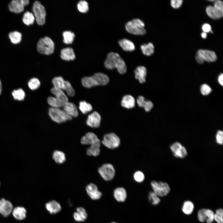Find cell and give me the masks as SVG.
Instances as JSON below:
<instances>
[{
    "label": "cell",
    "mask_w": 223,
    "mask_h": 223,
    "mask_svg": "<svg viewBox=\"0 0 223 223\" xmlns=\"http://www.w3.org/2000/svg\"><path fill=\"white\" fill-rule=\"evenodd\" d=\"M105 68L112 70L116 68L120 74L126 72L127 67L125 62L117 53L111 52L109 53L104 62Z\"/></svg>",
    "instance_id": "cell-1"
},
{
    "label": "cell",
    "mask_w": 223,
    "mask_h": 223,
    "mask_svg": "<svg viewBox=\"0 0 223 223\" xmlns=\"http://www.w3.org/2000/svg\"><path fill=\"white\" fill-rule=\"evenodd\" d=\"M145 24L141 20L134 19L127 22L125 28L128 32L135 35H142L146 34Z\"/></svg>",
    "instance_id": "cell-2"
},
{
    "label": "cell",
    "mask_w": 223,
    "mask_h": 223,
    "mask_svg": "<svg viewBox=\"0 0 223 223\" xmlns=\"http://www.w3.org/2000/svg\"><path fill=\"white\" fill-rule=\"evenodd\" d=\"M49 115L54 121L61 123L71 120L72 117L63 110L59 108L50 107L49 109Z\"/></svg>",
    "instance_id": "cell-3"
},
{
    "label": "cell",
    "mask_w": 223,
    "mask_h": 223,
    "mask_svg": "<svg viewBox=\"0 0 223 223\" xmlns=\"http://www.w3.org/2000/svg\"><path fill=\"white\" fill-rule=\"evenodd\" d=\"M55 44L50 38L46 37L39 40L37 44V49L40 53L50 55L54 51Z\"/></svg>",
    "instance_id": "cell-4"
},
{
    "label": "cell",
    "mask_w": 223,
    "mask_h": 223,
    "mask_svg": "<svg viewBox=\"0 0 223 223\" xmlns=\"http://www.w3.org/2000/svg\"><path fill=\"white\" fill-rule=\"evenodd\" d=\"M208 15L213 19L221 18L223 15V2L220 0H216L213 6H207L206 9Z\"/></svg>",
    "instance_id": "cell-5"
},
{
    "label": "cell",
    "mask_w": 223,
    "mask_h": 223,
    "mask_svg": "<svg viewBox=\"0 0 223 223\" xmlns=\"http://www.w3.org/2000/svg\"><path fill=\"white\" fill-rule=\"evenodd\" d=\"M101 143L107 148L114 149L119 146L121 141L116 134L111 132L106 133L103 136Z\"/></svg>",
    "instance_id": "cell-6"
},
{
    "label": "cell",
    "mask_w": 223,
    "mask_h": 223,
    "mask_svg": "<svg viewBox=\"0 0 223 223\" xmlns=\"http://www.w3.org/2000/svg\"><path fill=\"white\" fill-rule=\"evenodd\" d=\"M151 185L152 191L160 197L166 196L171 191L169 186L166 182L152 181Z\"/></svg>",
    "instance_id": "cell-7"
},
{
    "label": "cell",
    "mask_w": 223,
    "mask_h": 223,
    "mask_svg": "<svg viewBox=\"0 0 223 223\" xmlns=\"http://www.w3.org/2000/svg\"><path fill=\"white\" fill-rule=\"evenodd\" d=\"M33 14L39 25H43L45 22L46 12L44 7L38 1H35L32 8Z\"/></svg>",
    "instance_id": "cell-8"
},
{
    "label": "cell",
    "mask_w": 223,
    "mask_h": 223,
    "mask_svg": "<svg viewBox=\"0 0 223 223\" xmlns=\"http://www.w3.org/2000/svg\"><path fill=\"white\" fill-rule=\"evenodd\" d=\"M98 172L102 178L106 181L112 180L114 177L116 171L113 166L110 163L102 164L98 169Z\"/></svg>",
    "instance_id": "cell-9"
},
{
    "label": "cell",
    "mask_w": 223,
    "mask_h": 223,
    "mask_svg": "<svg viewBox=\"0 0 223 223\" xmlns=\"http://www.w3.org/2000/svg\"><path fill=\"white\" fill-rule=\"evenodd\" d=\"M28 0H14L11 1L9 5L10 11L16 13L23 11L24 7L29 3Z\"/></svg>",
    "instance_id": "cell-10"
},
{
    "label": "cell",
    "mask_w": 223,
    "mask_h": 223,
    "mask_svg": "<svg viewBox=\"0 0 223 223\" xmlns=\"http://www.w3.org/2000/svg\"><path fill=\"white\" fill-rule=\"evenodd\" d=\"M170 149L176 157L184 158L187 155L185 147L178 142H176L171 145Z\"/></svg>",
    "instance_id": "cell-11"
},
{
    "label": "cell",
    "mask_w": 223,
    "mask_h": 223,
    "mask_svg": "<svg viewBox=\"0 0 223 223\" xmlns=\"http://www.w3.org/2000/svg\"><path fill=\"white\" fill-rule=\"evenodd\" d=\"M86 190L88 195L93 200L99 199L102 196V193L99 190L97 186L94 183H91L87 185Z\"/></svg>",
    "instance_id": "cell-12"
},
{
    "label": "cell",
    "mask_w": 223,
    "mask_h": 223,
    "mask_svg": "<svg viewBox=\"0 0 223 223\" xmlns=\"http://www.w3.org/2000/svg\"><path fill=\"white\" fill-rule=\"evenodd\" d=\"M101 117L97 112H94L88 116L86 120L87 125L93 128H97L100 125Z\"/></svg>",
    "instance_id": "cell-13"
},
{
    "label": "cell",
    "mask_w": 223,
    "mask_h": 223,
    "mask_svg": "<svg viewBox=\"0 0 223 223\" xmlns=\"http://www.w3.org/2000/svg\"><path fill=\"white\" fill-rule=\"evenodd\" d=\"M197 54L202 57L204 61L209 62H215L217 59V56L215 53L209 50H199Z\"/></svg>",
    "instance_id": "cell-14"
},
{
    "label": "cell",
    "mask_w": 223,
    "mask_h": 223,
    "mask_svg": "<svg viewBox=\"0 0 223 223\" xmlns=\"http://www.w3.org/2000/svg\"><path fill=\"white\" fill-rule=\"evenodd\" d=\"M13 207L9 201L2 198L0 199V213L4 217L9 216L12 212Z\"/></svg>",
    "instance_id": "cell-15"
},
{
    "label": "cell",
    "mask_w": 223,
    "mask_h": 223,
    "mask_svg": "<svg viewBox=\"0 0 223 223\" xmlns=\"http://www.w3.org/2000/svg\"><path fill=\"white\" fill-rule=\"evenodd\" d=\"M100 142L97 135L91 132L87 133L81 140V142L82 144L90 146Z\"/></svg>",
    "instance_id": "cell-16"
},
{
    "label": "cell",
    "mask_w": 223,
    "mask_h": 223,
    "mask_svg": "<svg viewBox=\"0 0 223 223\" xmlns=\"http://www.w3.org/2000/svg\"><path fill=\"white\" fill-rule=\"evenodd\" d=\"M113 196L119 202H125L127 197V193L125 189L122 187L116 188L113 192Z\"/></svg>",
    "instance_id": "cell-17"
},
{
    "label": "cell",
    "mask_w": 223,
    "mask_h": 223,
    "mask_svg": "<svg viewBox=\"0 0 223 223\" xmlns=\"http://www.w3.org/2000/svg\"><path fill=\"white\" fill-rule=\"evenodd\" d=\"M92 77L96 86L106 85L109 81L108 76L102 73H96Z\"/></svg>",
    "instance_id": "cell-18"
},
{
    "label": "cell",
    "mask_w": 223,
    "mask_h": 223,
    "mask_svg": "<svg viewBox=\"0 0 223 223\" xmlns=\"http://www.w3.org/2000/svg\"><path fill=\"white\" fill-rule=\"evenodd\" d=\"M63 110L71 117H77L78 114L76 105L72 103L68 102L63 107Z\"/></svg>",
    "instance_id": "cell-19"
},
{
    "label": "cell",
    "mask_w": 223,
    "mask_h": 223,
    "mask_svg": "<svg viewBox=\"0 0 223 223\" xmlns=\"http://www.w3.org/2000/svg\"><path fill=\"white\" fill-rule=\"evenodd\" d=\"M136 79L138 80L139 82L142 83L146 81L145 77L146 75V69L144 66L138 67L134 71Z\"/></svg>",
    "instance_id": "cell-20"
},
{
    "label": "cell",
    "mask_w": 223,
    "mask_h": 223,
    "mask_svg": "<svg viewBox=\"0 0 223 223\" xmlns=\"http://www.w3.org/2000/svg\"><path fill=\"white\" fill-rule=\"evenodd\" d=\"M45 207L47 210L51 214L56 213L61 209L60 204L55 200H51L47 202Z\"/></svg>",
    "instance_id": "cell-21"
},
{
    "label": "cell",
    "mask_w": 223,
    "mask_h": 223,
    "mask_svg": "<svg viewBox=\"0 0 223 223\" xmlns=\"http://www.w3.org/2000/svg\"><path fill=\"white\" fill-rule=\"evenodd\" d=\"M195 209L194 203L191 200H186L182 203L181 210L182 213L185 215H191Z\"/></svg>",
    "instance_id": "cell-22"
},
{
    "label": "cell",
    "mask_w": 223,
    "mask_h": 223,
    "mask_svg": "<svg viewBox=\"0 0 223 223\" xmlns=\"http://www.w3.org/2000/svg\"><path fill=\"white\" fill-rule=\"evenodd\" d=\"M74 220L77 222L84 221L87 218V214L84 208L79 207L76 209L73 215Z\"/></svg>",
    "instance_id": "cell-23"
},
{
    "label": "cell",
    "mask_w": 223,
    "mask_h": 223,
    "mask_svg": "<svg viewBox=\"0 0 223 223\" xmlns=\"http://www.w3.org/2000/svg\"><path fill=\"white\" fill-rule=\"evenodd\" d=\"M61 57L63 59L67 61L75 59V56L73 49L68 47L62 49L61 52Z\"/></svg>",
    "instance_id": "cell-24"
},
{
    "label": "cell",
    "mask_w": 223,
    "mask_h": 223,
    "mask_svg": "<svg viewBox=\"0 0 223 223\" xmlns=\"http://www.w3.org/2000/svg\"><path fill=\"white\" fill-rule=\"evenodd\" d=\"M119 44L122 49L126 51H131L135 49L134 43L130 40L124 38L120 40Z\"/></svg>",
    "instance_id": "cell-25"
},
{
    "label": "cell",
    "mask_w": 223,
    "mask_h": 223,
    "mask_svg": "<svg viewBox=\"0 0 223 223\" xmlns=\"http://www.w3.org/2000/svg\"><path fill=\"white\" fill-rule=\"evenodd\" d=\"M12 214L16 219L22 220L24 219L26 217V210L24 207H17L13 209Z\"/></svg>",
    "instance_id": "cell-26"
},
{
    "label": "cell",
    "mask_w": 223,
    "mask_h": 223,
    "mask_svg": "<svg viewBox=\"0 0 223 223\" xmlns=\"http://www.w3.org/2000/svg\"><path fill=\"white\" fill-rule=\"evenodd\" d=\"M122 107L127 109H131L134 107L135 101L134 98L129 95L124 96L121 102Z\"/></svg>",
    "instance_id": "cell-27"
},
{
    "label": "cell",
    "mask_w": 223,
    "mask_h": 223,
    "mask_svg": "<svg viewBox=\"0 0 223 223\" xmlns=\"http://www.w3.org/2000/svg\"><path fill=\"white\" fill-rule=\"evenodd\" d=\"M101 141L90 146L86 150V154L89 156H97L100 152Z\"/></svg>",
    "instance_id": "cell-28"
},
{
    "label": "cell",
    "mask_w": 223,
    "mask_h": 223,
    "mask_svg": "<svg viewBox=\"0 0 223 223\" xmlns=\"http://www.w3.org/2000/svg\"><path fill=\"white\" fill-rule=\"evenodd\" d=\"M137 103L139 106L144 107L145 110L147 112H149L153 106L151 102L145 101L144 98L141 96H139L138 98Z\"/></svg>",
    "instance_id": "cell-29"
},
{
    "label": "cell",
    "mask_w": 223,
    "mask_h": 223,
    "mask_svg": "<svg viewBox=\"0 0 223 223\" xmlns=\"http://www.w3.org/2000/svg\"><path fill=\"white\" fill-rule=\"evenodd\" d=\"M51 92L55 97L64 103L68 102V98L63 90L53 87L51 89Z\"/></svg>",
    "instance_id": "cell-30"
},
{
    "label": "cell",
    "mask_w": 223,
    "mask_h": 223,
    "mask_svg": "<svg viewBox=\"0 0 223 223\" xmlns=\"http://www.w3.org/2000/svg\"><path fill=\"white\" fill-rule=\"evenodd\" d=\"M52 158L56 163L59 164H62L66 160L65 154L62 151L59 150L54 151Z\"/></svg>",
    "instance_id": "cell-31"
},
{
    "label": "cell",
    "mask_w": 223,
    "mask_h": 223,
    "mask_svg": "<svg viewBox=\"0 0 223 223\" xmlns=\"http://www.w3.org/2000/svg\"><path fill=\"white\" fill-rule=\"evenodd\" d=\"M141 49L143 53L146 56H150L154 52V46L151 42L141 45Z\"/></svg>",
    "instance_id": "cell-32"
},
{
    "label": "cell",
    "mask_w": 223,
    "mask_h": 223,
    "mask_svg": "<svg viewBox=\"0 0 223 223\" xmlns=\"http://www.w3.org/2000/svg\"><path fill=\"white\" fill-rule=\"evenodd\" d=\"M47 102L50 105L54 108L63 107L65 104L55 97H49L47 98Z\"/></svg>",
    "instance_id": "cell-33"
},
{
    "label": "cell",
    "mask_w": 223,
    "mask_h": 223,
    "mask_svg": "<svg viewBox=\"0 0 223 223\" xmlns=\"http://www.w3.org/2000/svg\"><path fill=\"white\" fill-rule=\"evenodd\" d=\"M52 82L54 88L63 90L65 86V81L62 77H55L53 79Z\"/></svg>",
    "instance_id": "cell-34"
},
{
    "label": "cell",
    "mask_w": 223,
    "mask_h": 223,
    "mask_svg": "<svg viewBox=\"0 0 223 223\" xmlns=\"http://www.w3.org/2000/svg\"><path fill=\"white\" fill-rule=\"evenodd\" d=\"M35 20V17L33 13L27 11L24 13L22 20L24 24L29 25L34 23Z\"/></svg>",
    "instance_id": "cell-35"
},
{
    "label": "cell",
    "mask_w": 223,
    "mask_h": 223,
    "mask_svg": "<svg viewBox=\"0 0 223 223\" xmlns=\"http://www.w3.org/2000/svg\"><path fill=\"white\" fill-rule=\"evenodd\" d=\"M9 37L12 43L17 44L21 41L22 35L20 33L15 31L10 32L9 34Z\"/></svg>",
    "instance_id": "cell-36"
},
{
    "label": "cell",
    "mask_w": 223,
    "mask_h": 223,
    "mask_svg": "<svg viewBox=\"0 0 223 223\" xmlns=\"http://www.w3.org/2000/svg\"><path fill=\"white\" fill-rule=\"evenodd\" d=\"M63 42L66 44H70L73 42L75 37V34L70 31H66L63 33Z\"/></svg>",
    "instance_id": "cell-37"
},
{
    "label": "cell",
    "mask_w": 223,
    "mask_h": 223,
    "mask_svg": "<svg viewBox=\"0 0 223 223\" xmlns=\"http://www.w3.org/2000/svg\"><path fill=\"white\" fill-rule=\"evenodd\" d=\"M79 109L83 114H85L92 110V107L90 104L83 101L80 102Z\"/></svg>",
    "instance_id": "cell-38"
},
{
    "label": "cell",
    "mask_w": 223,
    "mask_h": 223,
    "mask_svg": "<svg viewBox=\"0 0 223 223\" xmlns=\"http://www.w3.org/2000/svg\"><path fill=\"white\" fill-rule=\"evenodd\" d=\"M148 199L151 204L154 206L158 205L161 201L160 197L153 191L149 193Z\"/></svg>",
    "instance_id": "cell-39"
},
{
    "label": "cell",
    "mask_w": 223,
    "mask_h": 223,
    "mask_svg": "<svg viewBox=\"0 0 223 223\" xmlns=\"http://www.w3.org/2000/svg\"><path fill=\"white\" fill-rule=\"evenodd\" d=\"M12 95L15 99L22 101L24 98L25 93L22 89H19L13 91L12 92Z\"/></svg>",
    "instance_id": "cell-40"
},
{
    "label": "cell",
    "mask_w": 223,
    "mask_h": 223,
    "mask_svg": "<svg viewBox=\"0 0 223 223\" xmlns=\"http://www.w3.org/2000/svg\"><path fill=\"white\" fill-rule=\"evenodd\" d=\"M82 84L84 87L87 88L95 86L92 76L84 77L82 79Z\"/></svg>",
    "instance_id": "cell-41"
},
{
    "label": "cell",
    "mask_w": 223,
    "mask_h": 223,
    "mask_svg": "<svg viewBox=\"0 0 223 223\" xmlns=\"http://www.w3.org/2000/svg\"><path fill=\"white\" fill-rule=\"evenodd\" d=\"M214 221L216 223H223V210L222 208L216 210L214 212Z\"/></svg>",
    "instance_id": "cell-42"
},
{
    "label": "cell",
    "mask_w": 223,
    "mask_h": 223,
    "mask_svg": "<svg viewBox=\"0 0 223 223\" xmlns=\"http://www.w3.org/2000/svg\"><path fill=\"white\" fill-rule=\"evenodd\" d=\"M77 7L79 11L82 13H86L89 10L88 3L84 0L80 1L77 4Z\"/></svg>",
    "instance_id": "cell-43"
},
{
    "label": "cell",
    "mask_w": 223,
    "mask_h": 223,
    "mask_svg": "<svg viewBox=\"0 0 223 223\" xmlns=\"http://www.w3.org/2000/svg\"><path fill=\"white\" fill-rule=\"evenodd\" d=\"M29 88L34 90L38 89L40 86V82L39 80L36 78H33L31 79L28 83Z\"/></svg>",
    "instance_id": "cell-44"
},
{
    "label": "cell",
    "mask_w": 223,
    "mask_h": 223,
    "mask_svg": "<svg viewBox=\"0 0 223 223\" xmlns=\"http://www.w3.org/2000/svg\"><path fill=\"white\" fill-rule=\"evenodd\" d=\"M63 90L65 91L67 95L70 97H73L75 95V90L70 82L68 81H65V86Z\"/></svg>",
    "instance_id": "cell-45"
},
{
    "label": "cell",
    "mask_w": 223,
    "mask_h": 223,
    "mask_svg": "<svg viewBox=\"0 0 223 223\" xmlns=\"http://www.w3.org/2000/svg\"><path fill=\"white\" fill-rule=\"evenodd\" d=\"M206 219L205 222L206 223H213L214 221V212L212 209L209 208L205 210Z\"/></svg>",
    "instance_id": "cell-46"
},
{
    "label": "cell",
    "mask_w": 223,
    "mask_h": 223,
    "mask_svg": "<svg viewBox=\"0 0 223 223\" xmlns=\"http://www.w3.org/2000/svg\"><path fill=\"white\" fill-rule=\"evenodd\" d=\"M144 173L140 171H136L133 174V178L135 181L138 183L142 182L145 179Z\"/></svg>",
    "instance_id": "cell-47"
},
{
    "label": "cell",
    "mask_w": 223,
    "mask_h": 223,
    "mask_svg": "<svg viewBox=\"0 0 223 223\" xmlns=\"http://www.w3.org/2000/svg\"><path fill=\"white\" fill-rule=\"evenodd\" d=\"M205 210L206 208H202L199 209L197 212V219L200 222L203 223L206 221V216Z\"/></svg>",
    "instance_id": "cell-48"
},
{
    "label": "cell",
    "mask_w": 223,
    "mask_h": 223,
    "mask_svg": "<svg viewBox=\"0 0 223 223\" xmlns=\"http://www.w3.org/2000/svg\"><path fill=\"white\" fill-rule=\"evenodd\" d=\"M200 91L203 95H206L211 93L212 89L208 85L206 84H203L201 86Z\"/></svg>",
    "instance_id": "cell-49"
},
{
    "label": "cell",
    "mask_w": 223,
    "mask_h": 223,
    "mask_svg": "<svg viewBox=\"0 0 223 223\" xmlns=\"http://www.w3.org/2000/svg\"><path fill=\"white\" fill-rule=\"evenodd\" d=\"M216 142L220 145H222L223 142V132L222 131L218 130L216 134Z\"/></svg>",
    "instance_id": "cell-50"
},
{
    "label": "cell",
    "mask_w": 223,
    "mask_h": 223,
    "mask_svg": "<svg viewBox=\"0 0 223 223\" xmlns=\"http://www.w3.org/2000/svg\"><path fill=\"white\" fill-rule=\"evenodd\" d=\"M182 2V0H172L170 1L171 6L175 9H177L180 7Z\"/></svg>",
    "instance_id": "cell-51"
},
{
    "label": "cell",
    "mask_w": 223,
    "mask_h": 223,
    "mask_svg": "<svg viewBox=\"0 0 223 223\" xmlns=\"http://www.w3.org/2000/svg\"><path fill=\"white\" fill-rule=\"evenodd\" d=\"M202 28L203 32L206 33L210 32L212 30L211 25L208 23L203 24L202 26Z\"/></svg>",
    "instance_id": "cell-52"
},
{
    "label": "cell",
    "mask_w": 223,
    "mask_h": 223,
    "mask_svg": "<svg viewBox=\"0 0 223 223\" xmlns=\"http://www.w3.org/2000/svg\"><path fill=\"white\" fill-rule=\"evenodd\" d=\"M196 60L199 63H203L204 61L203 59L201 56L196 54L195 56Z\"/></svg>",
    "instance_id": "cell-53"
},
{
    "label": "cell",
    "mask_w": 223,
    "mask_h": 223,
    "mask_svg": "<svg viewBox=\"0 0 223 223\" xmlns=\"http://www.w3.org/2000/svg\"><path fill=\"white\" fill-rule=\"evenodd\" d=\"M223 74L222 73H221L218 76V81L219 83L222 86H223Z\"/></svg>",
    "instance_id": "cell-54"
},
{
    "label": "cell",
    "mask_w": 223,
    "mask_h": 223,
    "mask_svg": "<svg viewBox=\"0 0 223 223\" xmlns=\"http://www.w3.org/2000/svg\"><path fill=\"white\" fill-rule=\"evenodd\" d=\"M201 36L203 39L206 38L207 37V33L203 32L201 33Z\"/></svg>",
    "instance_id": "cell-55"
},
{
    "label": "cell",
    "mask_w": 223,
    "mask_h": 223,
    "mask_svg": "<svg viewBox=\"0 0 223 223\" xmlns=\"http://www.w3.org/2000/svg\"><path fill=\"white\" fill-rule=\"evenodd\" d=\"M2 91V85L1 81L0 80V95L1 94Z\"/></svg>",
    "instance_id": "cell-56"
},
{
    "label": "cell",
    "mask_w": 223,
    "mask_h": 223,
    "mask_svg": "<svg viewBox=\"0 0 223 223\" xmlns=\"http://www.w3.org/2000/svg\"><path fill=\"white\" fill-rule=\"evenodd\" d=\"M109 223H118L115 222V221H112V222H111Z\"/></svg>",
    "instance_id": "cell-57"
},
{
    "label": "cell",
    "mask_w": 223,
    "mask_h": 223,
    "mask_svg": "<svg viewBox=\"0 0 223 223\" xmlns=\"http://www.w3.org/2000/svg\"></svg>",
    "instance_id": "cell-58"
}]
</instances>
